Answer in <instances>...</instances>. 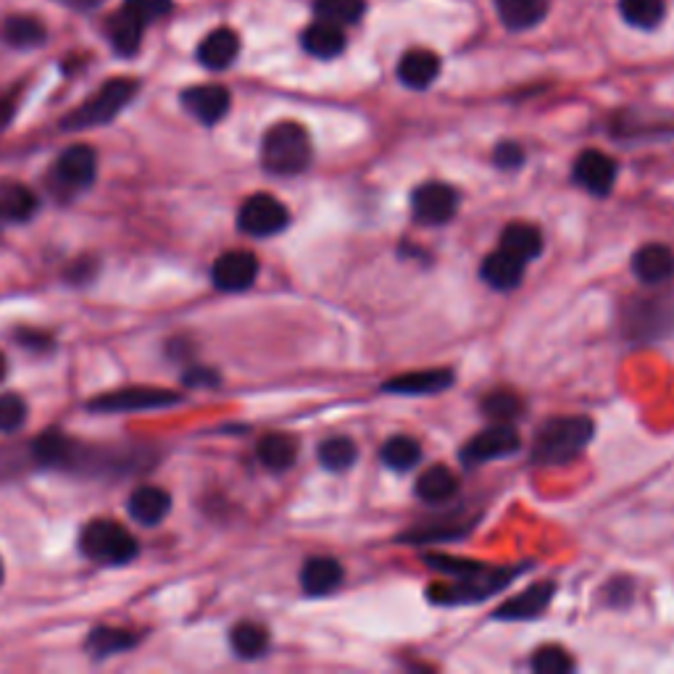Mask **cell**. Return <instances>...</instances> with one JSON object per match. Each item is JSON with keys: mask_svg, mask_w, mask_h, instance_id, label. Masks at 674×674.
I'll return each mask as SVG.
<instances>
[{"mask_svg": "<svg viewBox=\"0 0 674 674\" xmlns=\"http://www.w3.org/2000/svg\"><path fill=\"white\" fill-rule=\"evenodd\" d=\"M593 422L588 417H559L548 419L535 434L533 461L540 467H561L577 459L593 438Z\"/></svg>", "mask_w": 674, "mask_h": 674, "instance_id": "cell-1", "label": "cell"}, {"mask_svg": "<svg viewBox=\"0 0 674 674\" xmlns=\"http://www.w3.org/2000/svg\"><path fill=\"white\" fill-rule=\"evenodd\" d=\"M311 137L306 127L299 121H280L261 143V164L266 172L280 174V177H293L309 169L311 164Z\"/></svg>", "mask_w": 674, "mask_h": 674, "instance_id": "cell-2", "label": "cell"}, {"mask_svg": "<svg viewBox=\"0 0 674 674\" xmlns=\"http://www.w3.org/2000/svg\"><path fill=\"white\" fill-rule=\"evenodd\" d=\"M79 550L98 564H127L137 556V540L116 521L96 519L79 535Z\"/></svg>", "mask_w": 674, "mask_h": 674, "instance_id": "cell-3", "label": "cell"}, {"mask_svg": "<svg viewBox=\"0 0 674 674\" xmlns=\"http://www.w3.org/2000/svg\"><path fill=\"white\" fill-rule=\"evenodd\" d=\"M135 92H137L135 79H125V77L111 79V82H106L104 87H100V90L90 100H85L77 111H71L67 119H64V127L90 129V127L106 125V121H111L114 116L135 98Z\"/></svg>", "mask_w": 674, "mask_h": 674, "instance_id": "cell-4", "label": "cell"}, {"mask_svg": "<svg viewBox=\"0 0 674 674\" xmlns=\"http://www.w3.org/2000/svg\"><path fill=\"white\" fill-rule=\"evenodd\" d=\"M514 575H519V569L480 567L472 575L453 579L451 585H434V588H430V600L440 606L472 604V600H482L496 590H501L504 585L511 583Z\"/></svg>", "mask_w": 674, "mask_h": 674, "instance_id": "cell-5", "label": "cell"}, {"mask_svg": "<svg viewBox=\"0 0 674 674\" xmlns=\"http://www.w3.org/2000/svg\"><path fill=\"white\" fill-rule=\"evenodd\" d=\"M290 214L285 203L274 198V195L258 193L251 195L237 212V227L251 237H272L287 227Z\"/></svg>", "mask_w": 674, "mask_h": 674, "instance_id": "cell-6", "label": "cell"}, {"mask_svg": "<svg viewBox=\"0 0 674 674\" xmlns=\"http://www.w3.org/2000/svg\"><path fill=\"white\" fill-rule=\"evenodd\" d=\"M459 212V191L446 183H424L411 195V214L419 224H438L451 222Z\"/></svg>", "mask_w": 674, "mask_h": 674, "instance_id": "cell-7", "label": "cell"}, {"mask_svg": "<svg viewBox=\"0 0 674 674\" xmlns=\"http://www.w3.org/2000/svg\"><path fill=\"white\" fill-rule=\"evenodd\" d=\"M519 448V432L511 424L492 422L488 430L477 432L467 446L461 448V461L467 467H477V463L504 459L511 456Z\"/></svg>", "mask_w": 674, "mask_h": 674, "instance_id": "cell-8", "label": "cell"}, {"mask_svg": "<svg viewBox=\"0 0 674 674\" xmlns=\"http://www.w3.org/2000/svg\"><path fill=\"white\" fill-rule=\"evenodd\" d=\"M98 169L96 150L90 145H71L56 158L53 164V179L64 191H85L92 185Z\"/></svg>", "mask_w": 674, "mask_h": 674, "instance_id": "cell-9", "label": "cell"}, {"mask_svg": "<svg viewBox=\"0 0 674 674\" xmlns=\"http://www.w3.org/2000/svg\"><path fill=\"white\" fill-rule=\"evenodd\" d=\"M258 277V258L251 251H227L214 261L212 280L224 293H243Z\"/></svg>", "mask_w": 674, "mask_h": 674, "instance_id": "cell-10", "label": "cell"}, {"mask_svg": "<svg viewBox=\"0 0 674 674\" xmlns=\"http://www.w3.org/2000/svg\"><path fill=\"white\" fill-rule=\"evenodd\" d=\"M179 395L162 388H125L106 393L90 403L92 411H150L177 403Z\"/></svg>", "mask_w": 674, "mask_h": 674, "instance_id": "cell-11", "label": "cell"}, {"mask_svg": "<svg viewBox=\"0 0 674 674\" xmlns=\"http://www.w3.org/2000/svg\"><path fill=\"white\" fill-rule=\"evenodd\" d=\"M575 183L593 195H606L617 183V162L600 150H585L575 162Z\"/></svg>", "mask_w": 674, "mask_h": 674, "instance_id": "cell-12", "label": "cell"}, {"mask_svg": "<svg viewBox=\"0 0 674 674\" xmlns=\"http://www.w3.org/2000/svg\"><path fill=\"white\" fill-rule=\"evenodd\" d=\"M183 106L203 125H216L227 116L232 98L229 90L222 85H198L183 92Z\"/></svg>", "mask_w": 674, "mask_h": 674, "instance_id": "cell-13", "label": "cell"}, {"mask_svg": "<svg viewBox=\"0 0 674 674\" xmlns=\"http://www.w3.org/2000/svg\"><path fill=\"white\" fill-rule=\"evenodd\" d=\"M633 272L643 285H664L674 277V251L664 243H648L635 251Z\"/></svg>", "mask_w": 674, "mask_h": 674, "instance_id": "cell-14", "label": "cell"}, {"mask_svg": "<svg viewBox=\"0 0 674 674\" xmlns=\"http://www.w3.org/2000/svg\"><path fill=\"white\" fill-rule=\"evenodd\" d=\"M343 579L345 572L332 556H314V559H309L301 569V588L306 596L314 598L335 593L340 585H343Z\"/></svg>", "mask_w": 674, "mask_h": 674, "instance_id": "cell-15", "label": "cell"}, {"mask_svg": "<svg viewBox=\"0 0 674 674\" xmlns=\"http://www.w3.org/2000/svg\"><path fill=\"white\" fill-rule=\"evenodd\" d=\"M453 385L451 369H422V372H409L388 380L382 390L398 395H432L443 393L446 388Z\"/></svg>", "mask_w": 674, "mask_h": 674, "instance_id": "cell-16", "label": "cell"}, {"mask_svg": "<svg viewBox=\"0 0 674 674\" xmlns=\"http://www.w3.org/2000/svg\"><path fill=\"white\" fill-rule=\"evenodd\" d=\"M554 593H556L554 583L533 585V588H527L525 593H521V596L506 600L504 606H498L496 619L525 622V619L540 617V614L550 606V600H554Z\"/></svg>", "mask_w": 674, "mask_h": 674, "instance_id": "cell-17", "label": "cell"}, {"mask_svg": "<svg viewBox=\"0 0 674 674\" xmlns=\"http://www.w3.org/2000/svg\"><path fill=\"white\" fill-rule=\"evenodd\" d=\"M237 53H241V38H237L235 29L229 27H219L214 29V32H208L198 46V61L212 71L232 67Z\"/></svg>", "mask_w": 674, "mask_h": 674, "instance_id": "cell-18", "label": "cell"}, {"mask_svg": "<svg viewBox=\"0 0 674 674\" xmlns=\"http://www.w3.org/2000/svg\"><path fill=\"white\" fill-rule=\"evenodd\" d=\"M440 75V58L432 53V50L424 48H414L406 50L401 64H398V77L406 87L411 90H424L430 87L434 79Z\"/></svg>", "mask_w": 674, "mask_h": 674, "instance_id": "cell-19", "label": "cell"}, {"mask_svg": "<svg viewBox=\"0 0 674 674\" xmlns=\"http://www.w3.org/2000/svg\"><path fill=\"white\" fill-rule=\"evenodd\" d=\"M127 509H129V517L135 521H140L145 527H154L158 521H164L166 514H169L172 498L169 492L156 488V485H143V488H137L133 496H129Z\"/></svg>", "mask_w": 674, "mask_h": 674, "instance_id": "cell-20", "label": "cell"}, {"mask_svg": "<svg viewBox=\"0 0 674 674\" xmlns=\"http://www.w3.org/2000/svg\"><path fill=\"white\" fill-rule=\"evenodd\" d=\"M670 319H674V306L670 301H637L627 314V328L635 338L662 335Z\"/></svg>", "mask_w": 674, "mask_h": 674, "instance_id": "cell-21", "label": "cell"}, {"mask_svg": "<svg viewBox=\"0 0 674 674\" xmlns=\"http://www.w3.org/2000/svg\"><path fill=\"white\" fill-rule=\"evenodd\" d=\"M303 50L314 58H338L345 50V32L343 27L332 25V21L316 19L314 25L303 29L301 35Z\"/></svg>", "mask_w": 674, "mask_h": 674, "instance_id": "cell-22", "label": "cell"}, {"mask_svg": "<svg viewBox=\"0 0 674 674\" xmlns=\"http://www.w3.org/2000/svg\"><path fill=\"white\" fill-rule=\"evenodd\" d=\"M496 3L498 17H501L504 27L511 32H525L540 25L548 13V0H492Z\"/></svg>", "mask_w": 674, "mask_h": 674, "instance_id": "cell-23", "label": "cell"}, {"mask_svg": "<svg viewBox=\"0 0 674 674\" xmlns=\"http://www.w3.org/2000/svg\"><path fill=\"white\" fill-rule=\"evenodd\" d=\"M482 280L488 282L492 290H501V293H509V290L521 285V274H525V264L519 258L509 256V253L498 248L496 253H490L488 258L482 261Z\"/></svg>", "mask_w": 674, "mask_h": 674, "instance_id": "cell-24", "label": "cell"}, {"mask_svg": "<svg viewBox=\"0 0 674 674\" xmlns=\"http://www.w3.org/2000/svg\"><path fill=\"white\" fill-rule=\"evenodd\" d=\"M258 461L264 463L270 472H285L299 459V440L293 438V434L285 432H272L264 434V438L258 440Z\"/></svg>", "mask_w": 674, "mask_h": 674, "instance_id": "cell-25", "label": "cell"}, {"mask_svg": "<svg viewBox=\"0 0 674 674\" xmlns=\"http://www.w3.org/2000/svg\"><path fill=\"white\" fill-rule=\"evenodd\" d=\"M501 251H506L514 258H519L521 264H527V261L538 258L543 253V232L535 227V224L514 222L504 229Z\"/></svg>", "mask_w": 674, "mask_h": 674, "instance_id": "cell-26", "label": "cell"}, {"mask_svg": "<svg viewBox=\"0 0 674 674\" xmlns=\"http://www.w3.org/2000/svg\"><path fill=\"white\" fill-rule=\"evenodd\" d=\"M456 490H459V480H456V475L448 467H443V463L430 467L417 480V496L430 506H440V504L451 501V498L456 496Z\"/></svg>", "mask_w": 674, "mask_h": 674, "instance_id": "cell-27", "label": "cell"}, {"mask_svg": "<svg viewBox=\"0 0 674 674\" xmlns=\"http://www.w3.org/2000/svg\"><path fill=\"white\" fill-rule=\"evenodd\" d=\"M32 453L42 467H69L77 461L79 448L61 432H46L32 443Z\"/></svg>", "mask_w": 674, "mask_h": 674, "instance_id": "cell-28", "label": "cell"}, {"mask_svg": "<svg viewBox=\"0 0 674 674\" xmlns=\"http://www.w3.org/2000/svg\"><path fill=\"white\" fill-rule=\"evenodd\" d=\"M38 208V198L19 183H0V222H27Z\"/></svg>", "mask_w": 674, "mask_h": 674, "instance_id": "cell-29", "label": "cell"}, {"mask_svg": "<svg viewBox=\"0 0 674 674\" xmlns=\"http://www.w3.org/2000/svg\"><path fill=\"white\" fill-rule=\"evenodd\" d=\"M143 29L145 25H140V21L127 17L125 11H116L111 19H108V40H111L114 50L119 56H135L137 50H140V42H143Z\"/></svg>", "mask_w": 674, "mask_h": 674, "instance_id": "cell-30", "label": "cell"}, {"mask_svg": "<svg viewBox=\"0 0 674 674\" xmlns=\"http://www.w3.org/2000/svg\"><path fill=\"white\" fill-rule=\"evenodd\" d=\"M380 456L385 467L395 469V472H409V469H414L422 461V446L414 438H409V434H393V438L385 440Z\"/></svg>", "mask_w": 674, "mask_h": 674, "instance_id": "cell-31", "label": "cell"}, {"mask_svg": "<svg viewBox=\"0 0 674 674\" xmlns=\"http://www.w3.org/2000/svg\"><path fill=\"white\" fill-rule=\"evenodd\" d=\"M229 643L232 651L241 658H258L270 648V633H266V627L256 625V622H241V625L232 627Z\"/></svg>", "mask_w": 674, "mask_h": 674, "instance_id": "cell-32", "label": "cell"}, {"mask_svg": "<svg viewBox=\"0 0 674 674\" xmlns=\"http://www.w3.org/2000/svg\"><path fill=\"white\" fill-rule=\"evenodd\" d=\"M3 38L13 48H35L46 40V27L35 17H9L3 21Z\"/></svg>", "mask_w": 674, "mask_h": 674, "instance_id": "cell-33", "label": "cell"}, {"mask_svg": "<svg viewBox=\"0 0 674 674\" xmlns=\"http://www.w3.org/2000/svg\"><path fill=\"white\" fill-rule=\"evenodd\" d=\"M359 459V448L351 438H330L319 446V463L328 472H345Z\"/></svg>", "mask_w": 674, "mask_h": 674, "instance_id": "cell-34", "label": "cell"}, {"mask_svg": "<svg viewBox=\"0 0 674 674\" xmlns=\"http://www.w3.org/2000/svg\"><path fill=\"white\" fill-rule=\"evenodd\" d=\"M619 13L629 27L656 29L664 19V0H619Z\"/></svg>", "mask_w": 674, "mask_h": 674, "instance_id": "cell-35", "label": "cell"}, {"mask_svg": "<svg viewBox=\"0 0 674 674\" xmlns=\"http://www.w3.org/2000/svg\"><path fill=\"white\" fill-rule=\"evenodd\" d=\"M521 411H525V403L514 390H492L482 401V414L498 424L514 422Z\"/></svg>", "mask_w": 674, "mask_h": 674, "instance_id": "cell-36", "label": "cell"}, {"mask_svg": "<svg viewBox=\"0 0 674 674\" xmlns=\"http://www.w3.org/2000/svg\"><path fill=\"white\" fill-rule=\"evenodd\" d=\"M364 11H367L364 0H316L314 3L316 19L332 21V25L338 27L356 25V21L364 17Z\"/></svg>", "mask_w": 674, "mask_h": 674, "instance_id": "cell-37", "label": "cell"}, {"mask_svg": "<svg viewBox=\"0 0 674 674\" xmlns=\"http://www.w3.org/2000/svg\"><path fill=\"white\" fill-rule=\"evenodd\" d=\"M129 646H135V637L129 635L127 629L98 627L87 637V651H90L92 656H114Z\"/></svg>", "mask_w": 674, "mask_h": 674, "instance_id": "cell-38", "label": "cell"}, {"mask_svg": "<svg viewBox=\"0 0 674 674\" xmlns=\"http://www.w3.org/2000/svg\"><path fill=\"white\" fill-rule=\"evenodd\" d=\"M530 666L538 674H567L575 670V662H572V656L559 646H543L535 651Z\"/></svg>", "mask_w": 674, "mask_h": 674, "instance_id": "cell-39", "label": "cell"}, {"mask_svg": "<svg viewBox=\"0 0 674 674\" xmlns=\"http://www.w3.org/2000/svg\"><path fill=\"white\" fill-rule=\"evenodd\" d=\"M27 422V401L21 395L3 393L0 395V432L11 434L21 430Z\"/></svg>", "mask_w": 674, "mask_h": 674, "instance_id": "cell-40", "label": "cell"}, {"mask_svg": "<svg viewBox=\"0 0 674 674\" xmlns=\"http://www.w3.org/2000/svg\"><path fill=\"white\" fill-rule=\"evenodd\" d=\"M119 11H125L140 25H150V21L164 19L172 11V0H125Z\"/></svg>", "mask_w": 674, "mask_h": 674, "instance_id": "cell-41", "label": "cell"}, {"mask_svg": "<svg viewBox=\"0 0 674 674\" xmlns=\"http://www.w3.org/2000/svg\"><path fill=\"white\" fill-rule=\"evenodd\" d=\"M492 162H496L498 169L504 172H511V169H519L521 164H525V150H521L519 143H501L496 145V150H492Z\"/></svg>", "mask_w": 674, "mask_h": 674, "instance_id": "cell-42", "label": "cell"}, {"mask_svg": "<svg viewBox=\"0 0 674 674\" xmlns=\"http://www.w3.org/2000/svg\"><path fill=\"white\" fill-rule=\"evenodd\" d=\"M606 596H617L612 600L614 606H625L629 598H633V585H629V579H614L612 585L606 588Z\"/></svg>", "mask_w": 674, "mask_h": 674, "instance_id": "cell-43", "label": "cell"}, {"mask_svg": "<svg viewBox=\"0 0 674 674\" xmlns=\"http://www.w3.org/2000/svg\"><path fill=\"white\" fill-rule=\"evenodd\" d=\"M185 382L193 388L216 385V372H212V369H191V372L185 374Z\"/></svg>", "mask_w": 674, "mask_h": 674, "instance_id": "cell-44", "label": "cell"}, {"mask_svg": "<svg viewBox=\"0 0 674 674\" xmlns=\"http://www.w3.org/2000/svg\"><path fill=\"white\" fill-rule=\"evenodd\" d=\"M19 343H25V345H29V348H46V345H50V340H48V335H42V332H29V330H25V332H19Z\"/></svg>", "mask_w": 674, "mask_h": 674, "instance_id": "cell-45", "label": "cell"}, {"mask_svg": "<svg viewBox=\"0 0 674 674\" xmlns=\"http://www.w3.org/2000/svg\"><path fill=\"white\" fill-rule=\"evenodd\" d=\"M58 3L69 6V9H75V11H92V9H98L104 0H58Z\"/></svg>", "mask_w": 674, "mask_h": 674, "instance_id": "cell-46", "label": "cell"}, {"mask_svg": "<svg viewBox=\"0 0 674 674\" xmlns=\"http://www.w3.org/2000/svg\"><path fill=\"white\" fill-rule=\"evenodd\" d=\"M11 114H13V106L9 104V100H0V127L9 125Z\"/></svg>", "mask_w": 674, "mask_h": 674, "instance_id": "cell-47", "label": "cell"}, {"mask_svg": "<svg viewBox=\"0 0 674 674\" xmlns=\"http://www.w3.org/2000/svg\"><path fill=\"white\" fill-rule=\"evenodd\" d=\"M6 377V359H3V353H0V380H3Z\"/></svg>", "mask_w": 674, "mask_h": 674, "instance_id": "cell-48", "label": "cell"}, {"mask_svg": "<svg viewBox=\"0 0 674 674\" xmlns=\"http://www.w3.org/2000/svg\"><path fill=\"white\" fill-rule=\"evenodd\" d=\"M0 583H3V561H0Z\"/></svg>", "mask_w": 674, "mask_h": 674, "instance_id": "cell-49", "label": "cell"}]
</instances>
